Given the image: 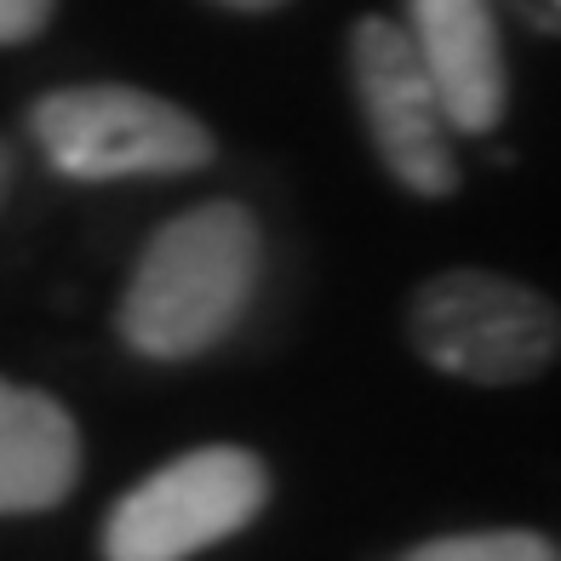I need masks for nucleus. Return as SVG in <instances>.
Masks as SVG:
<instances>
[{
    "label": "nucleus",
    "mask_w": 561,
    "mask_h": 561,
    "mask_svg": "<svg viewBox=\"0 0 561 561\" xmlns=\"http://www.w3.org/2000/svg\"><path fill=\"white\" fill-rule=\"evenodd\" d=\"M270 504V465L247 447H195L149 470L104 522V561H190L252 527Z\"/></svg>",
    "instance_id": "20e7f679"
},
{
    "label": "nucleus",
    "mask_w": 561,
    "mask_h": 561,
    "mask_svg": "<svg viewBox=\"0 0 561 561\" xmlns=\"http://www.w3.org/2000/svg\"><path fill=\"white\" fill-rule=\"evenodd\" d=\"M81 481V430L46 390L0 378V516L58 510Z\"/></svg>",
    "instance_id": "0eeeda50"
},
{
    "label": "nucleus",
    "mask_w": 561,
    "mask_h": 561,
    "mask_svg": "<svg viewBox=\"0 0 561 561\" xmlns=\"http://www.w3.org/2000/svg\"><path fill=\"white\" fill-rule=\"evenodd\" d=\"M218 7H229V12H275V7H287V0H218Z\"/></svg>",
    "instance_id": "9d476101"
},
{
    "label": "nucleus",
    "mask_w": 561,
    "mask_h": 561,
    "mask_svg": "<svg viewBox=\"0 0 561 561\" xmlns=\"http://www.w3.org/2000/svg\"><path fill=\"white\" fill-rule=\"evenodd\" d=\"M407 339L436 373L481 390H510L556 362L561 321L556 304L527 280L493 270H447L413 293Z\"/></svg>",
    "instance_id": "7ed1b4c3"
},
{
    "label": "nucleus",
    "mask_w": 561,
    "mask_h": 561,
    "mask_svg": "<svg viewBox=\"0 0 561 561\" xmlns=\"http://www.w3.org/2000/svg\"><path fill=\"white\" fill-rule=\"evenodd\" d=\"M58 0H0V46H23L53 23Z\"/></svg>",
    "instance_id": "1a4fd4ad"
},
{
    "label": "nucleus",
    "mask_w": 561,
    "mask_h": 561,
    "mask_svg": "<svg viewBox=\"0 0 561 561\" xmlns=\"http://www.w3.org/2000/svg\"><path fill=\"white\" fill-rule=\"evenodd\" d=\"M407 41L442 92L453 133L488 138L504 121L510 75L493 0H407Z\"/></svg>",
    "instance_id": "423d86ee"
},
{
    "label": "nucleus",
    "mask_w": 561,
    "mask_h": 561,
    "mask_svg": "<svg viewBox=\"0 0 561 561\" xmlns=\"http://www.w3.org/2000/svg\"><path fill=\"white\" fill-rule=\"evenodd\" d=\"M30 138L46 167L81 184L178 178L213 167L218 144L184 104L144 87H58L30 104Z\"/></svg>",
    "instance_id": "f03ea898"
},
{
    "label": "nucleus",
    "mask_w": 561,
    "mask_h": 561,
    "mask_svg": "<svg viewBox=\"0 0 561 561\" xmlns=\"http://www.w3.org/2000/svg\"><path fill=\"white\" fill-rule=\"evenodd\" d=\"M350 81L385 172L424 201L453 195L458 190L453 121L396 18H362L350 30Z\"/></svg>",
    "instance_id": "39448f33"
},
{
    "label": "nucleus",
    "mask_w": 561,
    "mask_h": 561,
    "mask_svg": "<svg viewBox=\"0 0 561 561\" xmlns=\"http://www.w3.org/2000/svg\"><path fill=\"white\" fill-rule=\"evenodd\" d=\"M264 275V236L241 201H201L161 224L115 304V333L144 362H190L236 333Z\"/></svg>",
    "instance_id": "f257e3e1"
},
{
    "label": "nucleus",
    "mask_w": 561,
    "mask_h": 561,
    "mask_svg": "<svg viewBox=\"0 0 561 561\" xmlns=\"http://www.w3.org/2000/svg\"><path fill=\"white\" fill-rule=\"evenodd\" d=\"M401 561H561V556L533 527H488V533H442L430 545H413Z\"/></svg>",
    "instance_id": "6e6552de"
},
{
    "label": "nucleus",
    "mask_w": 561,
    "mask_h": 561,
    "mask_svg": "<svg viewBox=\"0 0 561 561\" xmlns=\"http://www.w3.org/2000/svg\"><path fill=\"white\" fill-rule=\"evenodd\" d=\"M7 190H12V149L0 138V207H7Z\"/></svg>",
    "instance_id": "9b49d317"
}]
</instances>
